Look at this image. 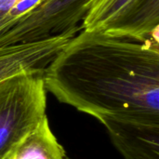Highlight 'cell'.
I'll return each mask as SVG.
<instances>
[{
  "label": "cell",
  "instance_id": "cell-4",
  "mask_svg": "<svg viewBox=\"0 0 159 159\" xmlns=\"http://www.w3.org/2000/svg\"><path fill=\"white\" fill-rule=\"evenodd\" d=\"M81 28L142 43H159V0H96Z\"/></svg>",
  "mask_w": 159,
  "mask_h": 159
},
{
  "label": "cell",
  "instance_id": "cell-5",
  "mask_svg": "<svg viewBox=\"0 0 159 159\" xmlns=\"http://www.w3.org/2000/svg\"><path fill=\"white\" fill-rule=\"evenodd\" d=\"M98 120L125 159H159V120L113 116Z\"/></svg>",
  "mask_w": 159,
  "mask_h": 159
},
{
  "label": "cell",
  "instance_id": "cell-2",
  "mask_svg": "<svg viewBox=\"0 0 159 159\" xmlns=\"http://www.w3.org/2000/svg\"><path fill=\"white\" fill-rule=\"evenodd\" d=\"M43 71L23 72L0 81V159L47 116Z\"/></svg>",
  "mask_w": 159,
  "mask_h": 159
},
{
  "label": "cell",
  "instance_id": "cell-1",
  "mask_svg": "<svg viewBox=\"0 0 159 159\" xmlns=\"http://www.w3.org/2000/svg\"><path fill=\"white\" fill-rule=\"evenodd\" d=\"M47 91L99 119L159 120V43L99 32L71 38L43 71Z\"/></svg>",
  "mask_w": 159,
  "mask_h": 159
},
{
  "label": "cell",
  "instance_id": "cell-3",
  "mask_svg": "<svg viewBox=\"0 0 159 159\" xmlns=\"http://www.w3.org/2000/svg\"><path fill=\"white\" fill-rule=\"evenodd\" d=\"M96 0H42L0 32V47L57 37H74Z\"/></svg>",
  "mask_w": 159,
  "mask_h": 159
},
{
  "label": "cell",
  "instance_id": "cell-7",
  "mask_svg": "<svg viewBox=\"0 0 159 159\" xmlns=\"http://www.w3.org/2000/svg\"><path fill=\"white\" fill-rule=\"evenodd\" d=\"M19 0H0V31L5 19L14 8Z\"/></svg>",
  "mask_w": 159,
  "mask_h": 159
},
{
  "label": "cell",
  "instance_id": "cell-6",
  "mask_svg": "<svg viewBox=\"0 0 159 159\" xmlns=\"http://www.w3.org/2000/svg\"><path fill=\"white\" fill-rule=\"evenodd\" d=\"M1 159H69L53 134L48 118L39 123L18 141Z\"/></svg>",
  "mask_w": 159,
  "mask_h": 159
}]
</instances>
